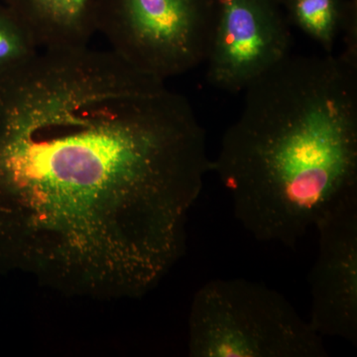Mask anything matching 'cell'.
<instances>
[{"label":"cell","mask_w":357,"mask_h":357,"mask_svg":"<svg viewBox=\"0 0 357 357\" xmlns=\"http://www.w3.org/2000/svg\"><path fill=\"white\" fill-rule=\"evenodd\" d=\"M38 51L22 22L0 4V72L25 62Z\"/></svg>","instance_id":"9"},{"label":"cell","mask_w":357,"mask_h":357,"mask_svg":"<svg viewBox=\"0 0 357 357\" xmlns=\"http://www.w3.org/2000/svg\"><path fill=\"white\" fill-rule=\"evenodd\" d=\"M314 229L319 249L310 273L309 323L321 337L357 344V194L326 211Z\"/></svg>","instance_id":"6"},{"label":"cell","mask_w":357,"mask_h":357,"mask_svg":"<svg viewBox=\"0 0 357 357\" xmlns=\"http://www.w3.org/2000/svg\"><path fill=\"white\" fill-rule=\"evenodd\" d=\"M344 49L340 53L351 62L357 63V17L356 4L349 2L342 34Z\"/></svg>","instance_id":"10"},{"label":"cell","mask_w":357,"mask_h":357,"mask_svg":"<svg viewBox=\"0 0 357 357\" xmlns=\"http://www.w3.org/2000/svg\"><path fill=\"white\" fill-rule=\"evenodd\" d=\"M218 0H102L98 32L134 69L166 82L208 60Z\"/></svg>","instance_id":"4"},{"label":"cell","mask_w":357,"mask_h":357,"mask_svg":"<svg viewBox=\"0 0 357 357\" xmlns=\"http://www.w3.org/2000/svg\"><path fill=\"white\" fill-rule=\"evenodd\" d=\"M244 91L213 172L251 236L295 248L357 194V63L291 53Z\"/></svg>","instance_id":"2"},{"label":"cell","mask_w":357,"mask_h":357,"mask_svg":"<svg viewBox=\"0 0 357 357\" xmlns=\"http://www.w3.org/2000/svg\"><path fill=\"white\" fill-rule=\"evenodd\" d=\"M39 50L89 46L98 33L102 0H1Z\"/></svg>","instance_id":"7"},{"label":"cell","mask_w":357,"mask_h":357,"mask_svg":"<svg viewBox=\"0 0 357 357\" xmlns=\"http://www.w3.org/2000/svg\"><path fill=\"white\" fill-rule=\"evenodd\" d=\"M206 79L236 93L291 54L293 38L277 0H218Z\"/></svg>","instance_id":"5"},{"label":"cell","mask_w":357,"mask_h":357,"mask_svg":"<svg viewBox=\"0 0 357 357\" xmlns=\"http://www.w3.org/2000/svg\"><path fill=\"white\" fill-rule=\"evenodd\" d=\"M277 1H278L279 3H283L284 0H277Z\"/></svg>","instance_id":"11"},{"label":"cell","mask_w":357,"mask_h":357,"mask_svg":"<svg viewBox=\"0 0 357 357\" xmlns=\"http://www.w3.org/2000/svg\"><path fill=\"white\" fill-rule=\"evenodd\" d=\"M191 357H326L324 337L278 291L243 278L213 279L195 293Z\"/></svg>","instance_id":"3"},{"label":"cell","mask_w":357,"mask_h":357,"mask_svg":"<svg viewBox=\"0 0 357 357\" xmlns=\"http://www.w3.org/2000/svg\"><path fill=\"white\" fill-rule=\"evenodd\" d=\"M213 169L184 96L110 50H39L0 72V273L139 299L185 248Z\"/></svg>","instance_id":"1"},{"label":"cell","mask_w":357,"mask_h":357,"mask_svg":"<svg viewBox=\"0 0 357 357\" xmlns=\"http://www.w3.org/2000/svg\"><path fill=\"white\" fill-rule=\"evenodd\" d=\"M288 22L316 41L326 54H333L342 34L349 2L342 0H284Z\"/></svg>","instance_id":"8"}]
</instances>
